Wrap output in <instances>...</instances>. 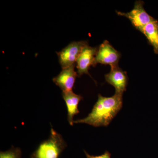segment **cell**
I'll list each match as a JSON object with an SVG mask.
<instances>
[{"label": "cell", "instance_id": "cell-8", "mask_svg": "<svg viewBox=\"0 0 158 158\" xmlns=\"http://www.w3.org/2000/svg\"><path fill=\"white\" fill-rule=\"evenodd\" d=\"M76 65L63 69L60 73L53 79V81L62 90V92L73 91L77 73L75 70Z\"/></svg>", "mask_w": 158, "mask_h": 158}, {"label": "cell", "instance_id": "cell-7", "mask_svg": "<svg viewBox=\"0 0 158 158\" xmlns=\"http://www.w3.org/2000/svg\"><path fill=\"white\" fill-rule=\"evenodd\" d=\"M98 48L86 46L82 51L76 62L78 77L84 74H87L90 76L89 69L90 66H94V61Z\"/></svg>", "mask_w": 158, "mask_h": 158}, {"label": "cell", "instance_id": "cell-12", "mask_svg": "<svg viewBox=\"0 0 158 158\" xmlns=\"http://www.w3.org/2000/svg\"><path fill=\"white\" fill-rule=\"evenodd\" d=\"M85 154H86L87 158H110L111 154L108 151H106L104 153V154L99 156H90V155L88 154V153L86 152L85 151Z\"/></svg>", "mask_w": 158, "mask_h": 158}, {"label": "cell", "instance_id": "cell-11", "mask_svg": "<svg viewBox=\"0 0 158 158\" xmlns=\"http://www.w3.org/2000/svg\"><path fill=\"white\" fill-rule=\"evenodd\" d=\"M21 151L19 148L12 147L6 152H1L0 158H21Z\"/></svg>", "mask_w": 158, "mask_h": 158}, {"label": "cell", "instance_id": "cell-3", "mask_svg": "<svg viewBox=\"0 0 158 158\" xmlns=\"http://www.w3.org/2000/svg\"><path fill=\"white\" fill-rule=\"evenodd\" d=\"M86 41H73L59 52H57L59 61L62 69L76 65L82 51L88 45Z\"/></svg>", "mask_w": 158, "mask_h": 158}, {"label": "cell", "instance_id": "cell-4", "mask_svg": "<svg viewBox=\"0 0 158 158\" xmlns=\"http://www.w3.org/2000/svg\"><path fill=\"white\" fill-rule=\"evenodd\" d=\"M118 15L127 18L131 21L132 25L138 31L142 32V30L146 25L155 20L144 10V2L136 1L134 8L127 13L116 11Z\"/></svg>", "mask_w": 158, "mask_h": 158}, {"label": "cell", "instance_id": "cell-6", "mask_svg": "<svg viewBox=\"0 0 158 158\" xmlns=\"http://www.w3.org/2000/svg\"><path fill=\"white\" fill-rule=\"evenodd\" d=\"M105 79L108 84L115 88V94H122L126 90L128 76L126 72L119 68L118 65L111 66V70L105 75Z\"/></svg>", "mask_w": 158, "mask_h": 158}, {"label": "cell", "instance_id": "cell-9", "mask_svg": "<svg viewBox=\"0 0 158 158\" xmlns=\"http://www.w3.org/2000/svg\"><path fill=\"white\" fill-rule=\"evenodd\" d=\"M62 96L66 103L68 111V121L71 126L73 125V117L78 114L80 111L78 108L79 102L83 99L81 95L76 94L73 91L62 92Z\"/></svg>", "mask_w": 158, "mask_h": 158}, {"label": "cell", "instance_id": "cell-5", "mask_svg": "<svg viewBox=\"0 0 158 158\" xmlns=\"http://www.w3.org/2000/svg\"><path fill=\"white\" fill-rule=\"evenodd\" d=\"M120 57V53L116 50L108 40H105L98 48L94 66L98 63L111 66L118 65Z\"/></svg>", "mask_w": 158, "mask_h": 158}, {"label": "cell", "instance_id": "cell-2", "mask_svg": "<svg viewBox=\"0 0 158 158\" xmlns=\"http://www.w3.org/2000/svg\"><path fill=\"white\" fill-rule=\"evenodd\" d=\"M66 146L62 136L52 128L49 138L40 143L31 158H59Z\"/></svg>", "mask_w": 158, "mask_h": 158}, {"label": "cell", "instance_id": "cell-1", "mask_svg": "<svg viewBox=\"0 0 158 158\" xmlns=\"http://www.w3.org/2000/svg\"><path fill=\"white\" fill-rule=\"evenodd\" d=\"M123 106L122 94H115L110 97L99 94L98 99L87 117L74 121V123H86L95 127L108 126Z\"/></svg>", "mask_w": 158, "mask_h": 158}, {"label": "cell", "instance_id": "cell-10", "mask_svg": "<svg viewBox=\"0 0 158 158\" xmlns=\"http://www.w3.org/2000/svg\"><path fill=\"white\" fill-rule=\"evenodd\" d=\"M150 44L152 46L154 52L158 54V21L157 20L152 22L144 27L142 32Z\"/></svg>", "mask_w": 158, "mask_h": 158}]
</instances>
